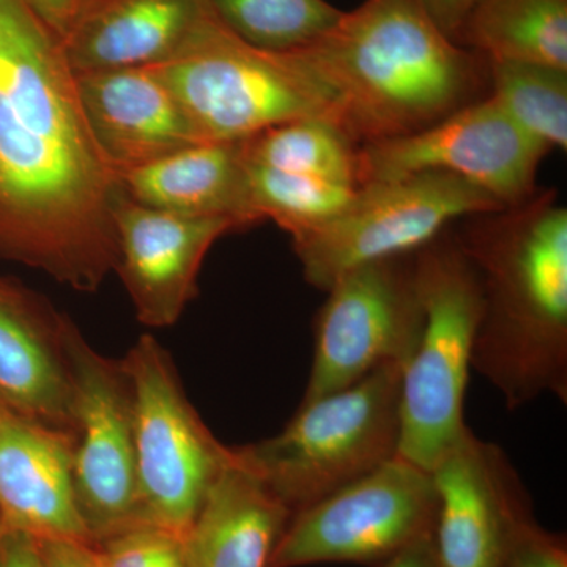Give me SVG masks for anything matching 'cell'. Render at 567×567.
Returning a JSON list of instances; mask_svg holds the SVG:
<instances>
[{"label":"cell","instance_id":"1","mask_svg":"<svg viewBox=\"0 0 567 567\" xmlns=\"http://www.w3.org/2000/svg\"><path fill=\"white\" fill-rule=\"evenodd\" d=\"M121 192L61 41L24 0H0V257L96 292L117 264Z\"/></svg>","mask_w":567,"mask_h":567},{"label":"cell","instance_id":"2","mask_svg":"<svg viewBox=\"0 0 567 567\" xmlns=\"http://www.w3.org/2000/svg\"><path fill=\"white\" fill-rule=\"evenodd\" d=\"M481 316L472 369L509 410L543 394L567 404V210L555 192L464 219Z\"/></svg>","mask_w":567,"mask_h":567},{"label":"cell","instance_id":"3","mask_svg":"<svg viewBox=\"0 0 567 567\" xmlns=\"http://www.w3.org/2000/svg\"><path fill=\"white\" fill-rule=\"evenodd\" d=\"M297 51L358 145L421 132L488 95L486 59L451 40L417 0H365Z\"/></svg>","mask_w":567,"mask_h":567},{"label":"cell","instance_id":"4","mask_svg":"<svg viewBox=\"0 0 567 567\" xmlns=\"http://www.w3.org/2000/svg\"><path fill=\"white\" fill-rule=\"evenodd\" d=\"M401 377L402 368L385 365L301 401L278 435L234 446L235 454L290 513L315 505L398 456Z\"/></svg>","mask_w":567,"mask_h":567},{"label":"cell","instance_id":"5","mask_svg":"<svg viewBox=\"0 0 567 567\" xmlns=\"http://www.w3.org/2000/svg\"><path fill=\"white\" fill-rule=\"evenodd\" d=\"M156 66L200 142H240L295 118L336 121L300 52L252 47L213 10L182 50Z\"/></svg>","mask_w":567,"mask_h":567},{"label":"cell","instance_id":"6","mask_svg":"<svg viewBox=\"0 0 567 567\" xmlns=\"http://www.w3.org/2000/svg\"><path fill=\"white\" fill-rule=\"evenodd\" d=\"M424 327L402 368L399 456L432 472L461 439L466 383L481 316L480 279L454 235L416 252Z\"/></svg>","mask_w":567,"mask_h":567},{"label":"cell","instance_id":"7","mask_svg":"<svg viewBox=\"0 0 567 567\" xmlns=\"http://www.w3.org/2000/svg\"><path fill=\"white\" fill-rule=\"evenodd\" d=\"M122 363L133 386L142 522L183 539L208 491L233 464L234 447L208 431L173 358L152 334H142Z\"/></svg>","mask_w":567,"mask_h":567},{"label":"cell","instance_id":"8","mask_svg":"<svg viewBox=\"0 0 567 567\" xmlns=\"http://www.w3.org/2000/svg\"><path fill=\"white\" fill-rule=\"evenodd\" d=\"M502 208L494 196L453 174L368 183L334 219L292 237L293 251L306 281L327 292L353 268L415 254L451 224Z\"/></svg>","mask_w":567,"mask_h":567},{"label":"cell","instance_id":"9","mask_svg":"<svg viewBox=\"0 0 567 567\" xmlns=\"http://www.w3.org/2000/svg\"><path fill=\"white\" fill-rule=\"evenodd\" d=\"M434 477L395 456L292 514L268 567L357 563L383 567L434 532Z\"/></svg>","mask_w":567,"mask_h":567},{"label":"cell","instance_id":"10","mask_svg":"<svg viewBox=\"0 0 567 567\" xmlns=\"http://www.w3.org/2000/svg\"><path fill=\"white\" fill-rule=\"evenodd\" d=\"M315 322L303 402L344 390L385 365L404 368L424 327L416 252L339 276Z\"/></svg>","mask_w":567,"mask_h":567},{"label":"cell","instance_id":"11","mask_svg":"<svg viewBox=\"0 0 567 567\" xmlns=\"http://www.w3.org/2000/svg\"><path fill=\"white\" fill-rule=\"evenodd\" d=\"M73 477L91 544L140 525L132 380L122 360L96 352L71 322Z\"/></svg>","mask_w":567,"mask_h":567},{"label":"cell","instance_id":"12","mask_svg":"<svg viewBox=\"0 0 567 567\" xmlns=\"http://www.w3.org/2000/svg\"><path fill=\"white\" fill-rule=\"evenodd\" d=\"M548 153L491 95L409 136L360 145L358 188L420 173L465 178L505 207L535 196Z\"/></svg>","mask_w":567,"mask_h":567},{"label":"cell","instance_id":"13","mask_svg":"<svg viewBox=\"0 0 567 567\" xmlns=\"http://www.w3.org/2000/svg\"><path fill=\"white\" fill-rule=\"evenodd\" d=\"M431 473L439 498L432 532L439 567H506L536 518L502 447L466 427Z\"/></svg>","mask_w":567,"mask_h":567},{"label":"cell","instance_id":"14","mask_svg":"<svg viewBox=\"0 0 567 567\" xmlns=\"http://www.w3.org/2000/svg\"><path fill=\"white\" fill-rule=\"evenodd\" d=\"M117 264L137 320L151 328L173 327L199 292L197 279L212 246L245 229L227 216L177 215L134 203L121 192L114 208Z\"/></svg>","mask_w":567,"mask_h":567},{"label":"cell","instance_id":"15","mask_svg":"<svg viewBox=\"0 0 567 567\" xmlns=\"http://www.w3.org/2000/svg\"><path fill=\"white\" fill-rule=\"evenodd\" d=\"M74 435L0 409V518L37 540L91 544L73 477Z\"/></svg>","mask_w":567,"mask_h":567},{"label":"cell","instance_id":"16","mask_svg":"<svg viewBox=\"0 0 567 567\" xmlns=\"http://www.w3.org/2000/svg\"><path fill=\"white\" fill-rule=\"evenodd\" d=\"M65 312L0 279V398L13 412L74 435Z\"/></svg>","mask_w":567,"mask_h":567},{"label":"cell","instance_id":"17","mask_svg":"<svg viewBox=\"0 0 567 567\" xmlns=\"http://www.w3.org/2000/svg\"><path fill=\"white\" fill-rule=\"evenodd\" d=\"M85 118L122 174L200 142L158 66L76 74Z\"/></svg>","mask_w":567,"mask_h":567},{"label":"cell","instance_id":"18","mask_svg":"<svg viewBox=\"0 0 567 567\" xmlns=\"http://www.w3.org/2000/svg\"><path fill=\"white\" fill-rule=\"evenodd\" d=\"M210 11L208 0H93L63 54L76 74L162 65Z\"/></svg>","mask_w":567,"mask_h":567},{"label":"cell","instance_id":"19","mask_svg":"<svg viewBox=\"0 0 567 567\" xmlns=\"http://www.w3.org/2000/svg\"><path fill=\"white\" fill-rule=\"evenodd\" d=\"M290 517L234 451L183 537L186 567H268Z\"/></svg>","mask_w":567,"mask_h":567},{"label":"cell","instance_id":"20","mask_svg":"<svg viewBox=\"0 0 567 567\" xmlns=\"http://www.w3.org/2000/svg\"><path fill=\"white\" fill-rule=\"evenodd\" d=\"M134 203L177 215L227 216L254 226L248 207L246 162L240 142H196L163 158L118 174Z\"/></svg>","mask_w":567,"mask_h":567},{"label":"cell","instance_id":"21","mask_svg":"<svg viewBox=\"0 0 567 567\" xmlns=\"http://www.w3.org/2000/svg\"><path fill=\"white\" fill-rule=\"evenodd\" d=\"M458 44L486 61L567 70V0H473Z\"/></svg>","mask_w":567,"mask_h":567},{"label":"cell","instance_id":"22","mask_svg":"<svg viewBox=\"0 0 567 567\" xmlns=\"http://www.w3.org/2000/svg\"><path fill=\"white\" fill-rule=\"evenodd\" d=\"M246 163L358 186L360 145L330 117H303L241 141Z\"/></svg>","mask_w":567,"mask_h":567},{"label":"cell","instance_id":"23","mask_svg":"<svg viewBox=\"0 0 567 567\" xmlns=\"http://www.w3.org/2000/svg\"><path fill=\"white\" fill-rule=\"evenodd\" d=\"M246 162V159H245ZM248 207L254 223L274 221L297 237L334 219L352 203L358 186L284 173L246 163Z\"/></svg>","mask_w":567,"mask_h":567},{"label":"cell","instance_id":"24","mask_svg":"<svg viewBox=\"0 0 567 567\" xmlns=\"http://www.w3.org/2000/svg\"><path fill=\"white\" fill-rule=\"evenodd\" d=\"M488 95L537 144L567 148V70L486 61Z\"/></svg>","mask_w":567,"mask_h":567},{"label":"cell","instance_id":"25","mask_svg":"<svg viewBox=\"0 0 567 567\" xmlns=\"http://www.w3.org/2000/svg\"><path fill=\"white\" fill-rule=\"evenodd\" d=\"M213 13L252 47L292 51L330 31L342 11L327 0H208Z\"/></svg>","mask_w":567,"mask_h":567},{"label":"cell","instance_id":"26","mask_svg":"<svg viewBox=\"0 0 567 567\" xmlns=\"http://www.w3.org/2000/svg\"><path fill=\"white\" fill-rule=\"evenodd\" d=\"M506 567H567L566 540L535 522L518 539Z\"/></svg>","mask_w":567,"mask_h":567},{"label":"cell","instance_id":"27","mask_svg":"<svg viewBox=\"0 0 567 567\" xmlns=\"http://www.w3.org/2000/svg\"><path fill=\"white\" fill-rule=\"evenodd\" d=\"M59 41L66 39L93 0H24Z\"/></svg>","mask_w":567,"mask_h":567},{"label":"cell","instance_id":"28","mask_svg":"<svg viewBox=\"0 0 567 567\" xmlns=\"http://www.w3.org/2000/svg\"><path fill=\"white\" fill-rule=\"evenodd\" d=\"M0 567H47L35 537L6 528L0 537Z\"/></svg>","mask_w":567,"mask_h":567},{"label":"cell","instance_id":"29","mask_svg":"<svg viewBox=\"0 0 567 567\" xmlns=\"http://www.w3.org/2000/svg\"><path fill=\"white\" fill-rule=\"evenodd\" d=\"M47 567H99L93 558L91 544L78 540H39Z\"/></svg>","mask_w":567,"mask_h":567},{"label":"cell","instance_id":"30","mask_svg":"<svg viewBox=\"0 0 567 567\" xmlns=\"http://www.w3.org/2000/svg\"><path fill=\"white\" fill-rule=\"evenodd\" d=\"M432 21L458 44V35L466 20L473 0H417Z\"/></svg>","mask_w":567,"mask_h":567},{"label":"cell","instance_id":"31","mask_svg":"<svg viewBox=\"0 0 567 567\" xmlns=\"http://www.w3.org/2000/svg\"><path fill=\"white\" fill-rule=\"evenodd\" d=\"M383 567H439L434 546H432V536L424 537L406 547Z\"/></svg>","mask_w":567,"mask_h":567},{"label":"cell","instance_id":"32","mask_svg":"<svg viewBox=\"0 0 567 567\" xmlns=\"http://www.w3.org/2000/svg\"><path fill=\"white\" fill-rule=\"evenodd\" d=\"M182 540H177V543L164 554L162 561H159L156 567H186Z\"/></svg>","mask_w":567,"mask_h":567},{"label":"cell","instance_id":"33","mask_svg":"<svg viewBox=\"0 0 567 567\" xmlns=\"http://www.w3.org/2000/svg\"><path fill=\"white\" fill-rule=\"evenodd\" d=\"M3 529H6V525H3L2 518H0V537L3 535Z\"/></svg>","mask_w":567,"mask_h":567},{"label":"cell","instance_id":"34","mask_svg":"<svg viewBox=\"0 0 567 567\" xmlns=\"http://www.w3.org/2000/svg\"><path fill=\"white\" fill-rule=\"evenodd\" d=\"M0 409H10V406L2 401V398H0Z\"/></svg>","mask_w":567,"mask_h":567}]
</instances>
